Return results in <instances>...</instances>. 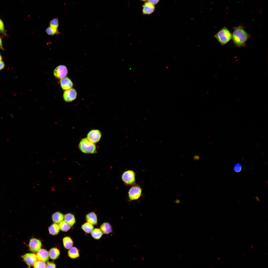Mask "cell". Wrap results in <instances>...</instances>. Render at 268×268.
<instances>
[{
  "instance_id": "cell-1",
  "label": "cell",
  "mask_w": 268,
  "mask_h": 268,
  "mask_svg": "<svg viewBox=\"0 0 268 268\" xmlns=\"http://www.w3.org/2000/svg\"><path fill=\"white\" fill-rule=\"evenodd\" d=\"M233 29L232 39L234 45L238 47H245L250 34L245 31L242 26L234 27Z\"/></svg>"
},
{
  "instance_id": "cell-2",
  "label": "cell",
  "mask_w": 268,
  "mask_h": 268,
  "mask_svg": "<svg viewBox=\"0 0 268 268\" xmlns=\"http://www.w3.org/2000/svg\"><path fill=\"white\" fill-rule=\"evenodd\" d=\"M214 36L222 45L227 44L232 38V34L225 27L219 31Z\"/></svg>"
},
{
  "instance_id": "cell-3",
  "label": "cell",
  "mask_w": 268,
  "mask_h": 268,
  "mask_svg": "<svg viewBox=\"0 0 268 268\" xmlns=\"http://www.w3.org/2000/svg\"><path fill=\"white\" fill-rule=\"evenodd\" d=\"M80 150L82 152L87 154H94L97 153L96 145L89 140L87 138L81 139L78 146Z\"/></svg>"
},
{
  "instance_id": "cell-4",
  "label": "cell",
  "mask_w": 268,
  "mask_h": 268,
  "mask_svg": "<svg viewBox=\"0 0 268 268\" xmlns=\"http://www.w3.org/2000/svg\"><path fill=\"white\" fill-rule=\"evenodd\" d=\"M123 182L127 185L134 184L135 182V173L133 170H128L124 171L121 176Z\"/></svg>"
},
{
  "instance_id": "cell-5",
  "label": "cell",
  "mask_w": 268,
  "mask_h": 268,
  "mask_svg": "<svg viewBox=\"0 0 268 268\" xmlns=\"http://www.w3.org/2000/svg\"><path fill=\"white\" fill-rule=\"evenodd\" d=\"M142 190L139 186L134 185L129 189L128 193V198L130 201H134L138 199L141 197Z\"/></svg>"
},
{
  "instance_id": "cell-6",
  "label": "cell",
  "mask_w": 268,
  "mask_h": 268,
  "mask_svg": "<svg viewBox=\"0 0 268 268\" xmlns=\"http://www.w3.org/2000/svg\"><path fill=\"white\" fill-rule=\"evenodd\" d=\"M67 69L65 66L60 65L57 67L54 71V75L56 78L61 79L65 77L67 74Z\"/></svg>"
},
{
  "instance_id": "cell-7",
  "label": "cell",
  "mask_w": 268,
  "mask_h": 268,
  "mask_svg": "<svg viewBox=\"0 0 268 268\" xmlns=\"http://www.w3.org/2000/svg\"><path fill=\"white\" fill-rule=\"evenodd\" d=\"M77 93L76 90L71 88L65 91L63 94V98L65 101L67 102H71L76 98Z\"/></svg>"
},
{
  "instance_id": "cell-8",
  "label": "cell",
  "mask_w": 268,
  "mask_h": 268,
  "mask_svg": "<svg viewBox=\"0 0 268 268\" xmlns=\"http://www.w3.org/2000/svg\"><path fill=\"white\" fill-rule=\"evenodd\" d=\"M101 136V133L99 130H93L88 133L87 138L91 142L95 143L100 140Z\"/></svg>"
},
{
  "instance_id": "cell-9",
  "label": "cell",
  "mask_w": 268,
  "mask_h": 268,
  "mask_svg": "<svg viewBox=\"0 0 268 268\" xmlns=\"http://www.w3.org/2000/svg\"><path fill=\"white\" fill-rule=\"evenodd\" d=\"M22 257L29 267L34 265L37 260L36 255L33 253L26 254Z\"/></svg>"
},
{
  "instance_id": "cell-10",
  "label": "cell",
  "mask_w": 268,
  "mask_h": 268,
  "mask_svg": "<svg viewBox=\"0 0 268 268\" xmlns=\"http://www.w3.org/2000/svg\"><path fill=\"white\" fill-rule=\"evenodd\" d=\"M41 245L40 240L35 238H32L30 240L29 243L30 250L32 252H37L40 249Z\"/></svg>"
},
{
  "instance_id": "cell-11",
  "label": "cell",
  "mask_w": 268,
  "mask_h": 268,
  "mask_svg": "<svg viewBox=\"0 0 268 268\" xmlns=\"http://www.w3.org/2000/svg\"><path fill=\"white\" fill-rule=\"evenodd\" d=\"M36 255L37 259L38 261L46 262L49 260L48 253L45 249H40L37 251Z\"/></svg>"
},
{
  "instance_id": "cell-12",
  "label": "cell",
  "mask_w": 268,
  "mask_h": 268,
  "mask_svg": "<svg viewBox=\"0 0 268 268\" xmlns=\"http://www.w3.org/2000/svg\"><path fill=\"white\" fill-rule=\"evenodd\" d=\"M60 83L62 88L65 91L72 88L73 86V83L71 80L67 77L61 79Z\"/></svg>"
},
{
  "instance_id": "cell-13",
  "label": "cell",
  "mask_w": 268,
  "mask_h": 268,
  "mask_svg": "<svg viewBox=\"0 0 268 268\" xmlns=\"http://www.w3.org/2000/svg\"><path fill=\"white\" fill-rule=\"evenodd\" d=\"M154 5L149 2H145L143 6L142 12L145 15H149L152 13L154 11Z\"/></svg>"
},
{
  "instance_id": "cell-14",
  "label": "cell",
  "mask_w": 268,
  "mask_h": 268,
  "mask_svg": "<svg viewBox=\"0 0 268 268\" xmlns=\"http://www.w3.org/2000/svg\"><path fill=\"white\" fill-rule=\"evenodd\" d=\"M87 222L93 225H96L98 224L97 218L96 214L94 212H91L87 214L85 216Z\"/></svg>"
},
{
  "instance_id": "cell-15",
  "label": "cell",
  "mask_w": 268,
  "mask_h": 268,
  "mask_svg": "<svg viewBox=\"0 0 268 268\" xmlns=\"http://www.w3.org/2000/svg\"><path fill=\"white\" fill-rule=\"evenodd\" d=\"M100 229L103 233L105 234H108L111 233L112 231L111 225L109 223L106 222L102 224L100 226Z\"/></svg>"
},
{
  "instance_id": "cell-16",
  "label": "cell",
  "mask_w": 268,
  "mask_h": 268,
  "mask_svg": "<svg viewBox=\"0 0 268 268\" xmlns=\"http://www.w3.org/2000/svg\"><path fill=\"white\" fill-rule=\"evenodd\" d=\"M65 221L70 226H72L76 222L74 215L71 213H68L65 215L64 216Z\"/></svg>"
},
{
  "instance_id": "cell-17",
  "label": "cell",
  "mask_w": 268,
  "mask_h": 268,
  "mask_svg": "<svg viewBox=\"0 0 268 268\" xmlns=\"http://www.w3.org/2000/svg\"><path fill=\"white\" fill-rule=\"evenodd\" d=\"M69 257L72 259L79 257L80 256L79 252L78 249L75 247H71L68 252Z\"/></svg>"
},
{
  "instance_id": "cell-18",
  "label": "cell",
  "mask_w": 268,
  "mask_h": 268,
  "mask_svg": "<svg viewBox=\"0 0 268 268\" xmlns=\"http://www.w3.org/2000/svg\"><path fill=\"white\" fill-rule=\"evenodd\" d=\"M64 218V216L63 214L59 212H56L52 215L53 221L56 223H60L62 221Z\"/></svg>"
},
{
  "instance_id": "cell-19",
  "label": "cell",
  "mask_w": 268,
  "mask_h": 268,
  "mask_svg": "<svg viewBox=\"0 0 268 268\" xmlns=\"http://www.w3.org/2000/svg\"><path fill=\"white\" fill-rule=\"evenodd\" d=\"M81 228L85 233L89 234L91 233L94 229V226L92 224L87 222L82 225Z\"/></svg>"
},
{
  "instance_id": "cell-20",
  "label": "cell",
  "mask_w": 268,
  "mask_h": 268,
  "mask_svg": "<svg viewBox=\"0 0 268 268\" xmlns=\"http://www.w3.org/2000/svg\"><path fill=\"white\" fill-rule=\"evenodd\" d=\"M92 236L95 239H99L101 237L103 233L100 228L94 229L91 233Z\"/></svg>"
},
{
  "instance_id": "cell-21",
  "label": "cell",
  "mask_w": 268,
  "mask_h": 268,
  "mask_svg": "<svg viewBox=\"0 0 268 268\" xmlns=\"http://www.w3.org/2000/svg\"><path fill=\"white\" fill-rule=\"evenodd\" d=\"M48 254L51 259L55 260L59 257L60 255V252L58 249L56 248H53L50 249Z\"/></svg>"
},
{
  "instance_id": "cell-22",
  "label": "cell",
  "mask_w": 268,
  "mask_h": 268,
  "mask_svg": "<svg viewBox=\"0 0 268 268\" xmlns=\"http://www.w3.org/2000/svg\"><path fill=\"white\" fill-rule=\"evenodd\" d=\"M63 242L64 247L67 249H70L73 245V241L69 237L66 236L64 237L63 239Z\"/></svg>"
},
{
  "instance_id": "cell-23",
  "label": "cell",
  "mask_w": 268,
  "mask_h": 268,
  "mask_svg": "<svg viewBox=\"0 0 268 268\" xmlns=\"http://www.w3.org/2000/svg\"><path fill=\"white\" fill-rule=\"evenodd\" d=\"M59 225L56 223H54L51 225L48 229L49 233L53 235L57 234L59 232Z\"/></svg>"
},
{
  "instance_id": "cell-24",
  "label": "cell",
  "mask_w": 268,
  "mask_h": 268,
  "mask_svg": "<svg viewBox=\"0 0 268 268\" xmlns=\"http://www.w3.org/2000/svg\"><path fill=\"white\" fill-rule=\"evenodd\" d=\"M60 229L62 231L66 232L70 228V226L65 221H62L59 224Z\"/></svg>"
},
{
  "instance_id": "cell-25",
  "label": "cell",
  "mask_w": 268,
  "mask_h": 268,
  "mask_svg": "<svg viewBox=\"0 0 268 268\" xmlns=\"http://www.w3.org/2000/svg\"><path fill=\"white\" fill-rule=\"evenodd\" d=\"M46 32L47 34L49 35H53L59 34L58 29L52 28L50 26L46 29Z\"/></svg>"
},
{
  "instance_id": "cell-26",
  "label": "cell",
  "mask_w": 268,
  "mask_h": 268,
  "mask_svg": "<svg viewBox=\"0 0 268 268\" xmlns=\"http://www.w3.org/2000/svg\"><path fill=\"white\" fill-rule=\"evenodd\" d=\"M59 25V20L57 18L52 19L50 22V26L54 28L58 29Z\"/></svg>"
},
{
  "instance_id": "cell-27",
  "label": "cell",
  "mask_w": 268,
  "mask_h": 268,
  "mask_svg": "<svg viewBox=\"0 0 268 268\" xmlns=\"http://www.w3.org/2000/svg\"><path fill=\"white\" fill-rule=\"evenodd\" d=\"M46 265L45 263L41 261H36L34 264V268H45Z\"/></svg>"
},
{
  "instance_id": "cell-28",
  "label": "cell",
  "mask_w": 268,
  "mask_h": 268,
  "mask_svg": "<svg viewBox=\"0 0 268 268\" xmlns=\"http://www.w3.org/2000/svg\"><path fill=\"white\" fill-rule=\"evenodd\" d=\"M242 169V166L239 163L236 164L234 166L233 169L235 172L238 173Z\"/></svg>"
},
{
  "instance_id": "cell-29",
  "label": "cell",
  "mask_w": 268,
  "mask_h": 268,
  "mask_svg": "<svg viewBox=\"0 0 268 268\" xmlns=\"http://www.w3.org/2000/svg\"><path fill=\"white\" fill-rule=\"evenodd\" d=\"M0 33L4 34H5L3 23L0 18Z\"/></svg>"
},
{
  "instance_id": "cell-30",
  "label": "cell",
  "mask_w": 268,
  "mask_h": 268,
  "mask_svg": "<svg viewBox=\"0 0 268 268\" xmlns=\"http://www.w3.org/2000/svg\"><path fill=\"white\" fill-rule=\"evenodd\" d=\"M56 266L55 264L52 262L48 263L46 265V268H55Z\"/></svg>"
},
{
  "instance_id": "cell-31",
  "label": "cell",
  "mask_w": 268,
  "mask_h": 268,
  "mask_svg": "<svg viewBox=\"0 0 268 268\" xmlns=\"http://www.w3.org/2000/svg\"><path fill=\"white\" fill-rule=\"evenodd\" d=\"M159 1V0H148L149 2L153 5L157 4Z\"/></svg>"
},
{
  "instance_id": "cell-32",
  "label": "cell",
  "mask_w": 268,
  "mask_h": 268,
  "mask_svg": "<svg viewBox=\"0 0 268 268\" xmlns=\"http://www.w3.org/2000/svg\"><path fill=\"white\" fill-rule=\"evenodd\" d=\"M4 67V64L3 62L1 61H0V70L3 68Z\"/></svg>"
},
{
  "instance_id": "cell-33",
  "label": "cell",
  "mask_w": 268,
  "mask_h": 268,
  "mask_svg": "<svg viewBox=\"0 0 268 268\" xmlns=\"http://www.w3.org/2000/svg\"><path fill=\"white\" fill-rule=\"evenodd\" d=\"M193 159L196 161H198L200 159V156L198 155H196L193 157Z\"/></svg>"
},
{
  "instance_id": "cell-34",
  "label": "cell",
  "mask_w": 268,
  "mask_h": 268,
  "mask_svg": "<svg viewBox=\"0 0 268 268\" xmlns=\"http://www.w3.org/2000/svg\"><path fill=\"white\" fill-rule=\"evenodd\" d=\"M180 202V201L178 199H176L175 201V202L177 204H179Z\"/></svg>"
},
{
  "instance_id": "cell-35",
  "label": "cell",
  "mask_w": 268,
  "mask_h": 268,
  "mask_svg": "<svg viewBox=\"0 0 268 268\" xmlns=\"http://www.w3.org/2000/svg\"><path fill=\"white\" fill-rule=\"evenodd\" d=\"M0 49L2 48V41H1V39L0 38Z\"/></svg>"
},
{
  "instance_id": "cell-36",
  "label": "cell",
  "mask_w": 268,
  "mask_h": 268,
  "mask_svg": "<svg viewBox=\"0 0 268 268\" xmlns=\"http://www.w3.org/2000/svg\"><path fill=\"white\" fill-rule=\"evenodd\" d=\"M250 247L252 248H254L253 246L252 245H250Z\"/></svg>"
},
{
  "instance_id": "cell-37",
  "label": "cell",
  "mask_w": 268,
  "mask_h": 268,
  "mask_svg": "<svg viewBox=\"0 0 268 268\" xmlns=\"http://www.w3.org/2000/svg\"><path fill=\"white\" fill-rule=\"evenodd\" d=\"M1 59H2V57H1V55H0V61H1Z\"/></svg>"
},
{
  "instance_id": "cell-38",
  "label": "cell",
  "mask_w": 268,
  "mask_h": 268,
  "mask_svg": "<svg viewBox=\"0 0 268 268\" xmlns=\"http://www.w3.org/2000/svg\"><path fill=\"white\" fill-rule=\"evenodd\" d=\"M140 0L142 1H147V0Z\"/></svg>"
},
{
  "instance_id": "cell-39",
  "label": "cell",
  "mask_w": 268,
  "mask_h": 268,
  "mask_svg": "<svg viewBox=\"0 0 268 268\" xmlns=\"http://www.w3.org/2000/svg\"><path fill=\"white\" fill-rule=\"evenodd\" d=\"M243 255L244 256H245V255L244 254H243Z\"/></svg>"
}]
</instances>
